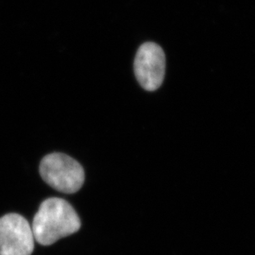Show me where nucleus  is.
Returning a JSON list of instances; mask_svg holds the SVG:
<instances>
[{
	"label": "nucleus",
	"mask_w": 255,
	"mask_h": 255,
	"mask_svg": "<svg viewBox=\"0 0 255 255\" xmlns=\"http://www.w3.org/2000/svg\"><path fill=\"white\" fill-rule=\"evenodd\" d=\"M81 226V220L71 204L64 199L52 197L41 204L32 230L35 241L47 246L76 233Z\"/></svg>",
	"instance_id": "f257e3e1"
},
{
	"label": "nucleus",
	"mask_w": 255,
	"mask_h": 255,
	"mask_svg": "<svg viewBox=\"0 0 255 255\" xmlns=\"http://www.w3.org/2000/svg\"><path fill=\"white\" fill-rule=\"evenodd\" d=\"M40 174L50 187L63 193L77 192L85 182L83 167L72 157L60 152L43 157Z\"/></svg>",
	"instance_id": "f03ea898"
},
{
	"label": "nucleus",
	"mask_w": 255,
	"mask_h": 255,
	"mask_svg": "<svg viewBox=\"0 0 255 255\" xmlns=\"http://www.w3.org/2000/svg\"><path fill=\"white\" fill-rule=\"evenodd\" d=\"M35 239L32 226L18 214L0 218V255H31Z\"/></svg>",
	"instance_id": "7ed1b4c3"
},
{
	"label": "nucleus",
	"mask_w": 255,
	"mask_h": 255,
	"mask_svg": "<svg viewBox=\"0 0 255 255\" xmlns=\"http://www.w3.org/2000/svg\"><path fill=\"white\" fill-rule=\"evenodd\" d=\"M166 70V57L162 47L154 42H145L137 50L134 72L138 83L147 91L162 86Z\"/></svg>",
	"instance_id": "20e7f679"
}]
</instances>
